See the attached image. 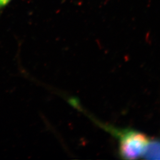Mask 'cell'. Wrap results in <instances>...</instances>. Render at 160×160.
Segmentation results:
<instances>
[{
	"mask_svg": "<svg viewBox=\"0 0 160 160\" xmlns=\"http://www.w3.org/2000/svg\"><path fill=\"white\" fill-rule=\"evenodd\" d=\"M119 141V153L123 159L134 160L142 157L149 139L143 133L131 130H119L97 122Z\"/></svg>",
	"mask_w": 160,
	"mask_h": 160,
	"instance_id": "cell-1",
	"label": "cell"
},
{
	"mask_svg": "<svg viewBox=\"0 0 160 160\" xmlns=\"http://www.w3.org/2000/svg\"><path fill=\"white\" fill-rule=\"evenodd\" d=\"M12 0H0V9L6 6Z\"/></svg>",
	"mask_w": 160,
	"mask_h": 160,
	"instance_id": "cell-3",
	"label": "cell"
},
{
	"mask_svg": "<svg viewBox=\"0 0 160 160\" xmlns=\"http://www.w3.org/2000/svg\"><path fill=\"white\" fill-rule=\"evenodd\" d=\"M142 157L147 160H160V141H149Z\"/></svg>",
	"mask_w": 160,
	"mask_h": 160,
	"instance_id": "cell-2",
	"label": "cell"
}]
</instances>
